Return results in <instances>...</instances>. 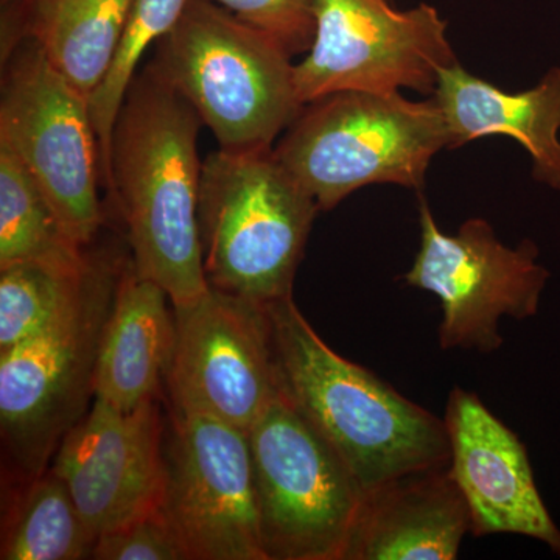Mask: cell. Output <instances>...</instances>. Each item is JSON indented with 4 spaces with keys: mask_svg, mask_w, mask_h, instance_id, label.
<instances>
[{
    "mask_svg": "<svg viewBox=\"0 0 560 560\" xmlns=\"http://www.w3.org/2000/svg\"><path fill=\"white\" fill-rule=\"evenodd\" d=\"M202 125L150 62L132 80L113 132L106 187L127 223L132 267L167 291L172 305L209 290L198 217Z\"/></svg>",
    "mask_w": 560,
    "mask_h": 560,
    "instance_id": "6da1fadb",
    "label": "cell"
},
{
    "mask_svg": "<svg viewBox=\"0 0 560 560\" xmlns=\"http://www.w3.org/2000/svg\"><path fill=\"white\" fill-rule=\"evenodd\" d=\"M267 308L280 393L340 456L364 495L401 475L451 464L444 419L338 355L293 296Z\"/></svg>",
    "mask_w": 560,
    "mask_h": 560,
    "instance_id": "7a4b0ae2",
    "label": "cell"
},
{
    "mask_svg": "<svg viewBox=\"0 0 560 560\" xmlns=\"http://www.w3.org/2000/svg\"><path fill=\"white\" fill-rule=\"evenodd\" d=\"M282 44L209 0H190L151 65L197 110L220 150H268L301 113Z\"/></svg>",
    "mask_w": 560,
    "mask_h": 560,
    "instance_id": "3957f363",
    "label": "cell"
},
{
    "mask_svg": "<svg viewBox=\"0 0 560 560\" xmlns=\"http://www.w3.org/2000/svg\"><path fill=\"white\" fill-rule=\"evenodd\" d=\"M442 149L447 124L433 97L346 91L302 106L272 153L319 210H330L371 184L422 190Z\"/></svg>",
    "mask_w": 560,
    "mask_h": 560,
    "instance_id": "277c9868",
    "label": "cell"
},
{
    "mask_svg": "<svg viewBox=\"0 0 560 560\" xmlns=\"http://www.w3.org/2000/svg\"><path fill=\"white\" fill-rule=\"evenodd\" d=\"M319 212L272 149L213 151L202 162L198 210L209 285L261 305L293 296Z\"/></svg>",
    "mask_w": 560,
    "mask_h": 560,
    "instance_id": "5b68a950",
    "label": "cell"
},
{
    "mask_svg": "<svg viewBox=\"0 0 560 560\" xmlns=\"http://www.w3.org/2000/svg\"><path fill=\"white\" fill-rule=\"evenodd\" d=\"M120 275L94 261L65 312L0 353V433L11 466L24 480L47 470L66 434L90 410Z\"/></svg>",
    "mask_w": 560,
    "mask_h": 560,
    "instance_id": "8992f818",
    "label": "cell"
},
{
    "mask_svg": "<svg viewBox=\"0 0 560 560\" xmlns=\"http://www.w3.org/2000/svg\"><path fill=\"white\" fill-rule=\"evenodd\" d=\"M0 143L25 165L62 230L86 246L101 230V145L90 97L47 60L31 38L2 47Z\"/></svg>",
    "mask_w": 560,
    "mask_h": 560,
    "instance_id": "52a82bcc",
    "label": "cell"
},
{
    "mask_svg": "<svg viewBox=\"0 0 560 560\" xmlns=\"http://www.w3.org/2000/svg\"><path fill=\"white\" fill-rule=\"evenodd\" d=\"M267 560H342L364 492L340 456L279 394L248 431Z\"/></svg>",
    "mask_w": 560,
    "mask_h": 560,
    "instance_id": "ba28073f",
    "label": "cell"
},
{
    "mask_svg": "<svg viewBox=\"0 0 560 560\" xmlns=\"http://www.w3.org/2000/svg\"><path fill=\"white\" fill-rule=\"evenodd\" d=\"M458 62L434 7L388 0H316L315 36L294 83L302 106L337 92L418 91L433 97L440 72Z\"/></svg>",
    "mask_w": 560,
    "mask_h": 560,
    "instance_id": "9c48e42d",
    "label": "cell"
},
{
    "mask_svg": "<svg viewBox=\"0 0 560 560\" xmlns=\"http://www.w3.org/2000/svg\"><path fill=\"white\" fill-rule=\"evenodd\" d=\"M419 223L420 248L404 280L440 298L441 348L495 352L503 345L501 318L529 319L539 312L550 279L539 248L533 241L510 248L482 219L445 234L422 197Z\"/></svg>",
    "mask_w": 560,
    "mask_h": 560,
    "instance_id": "30bf717a",
    "label": "cell"
},
{
    "mask_svg": "<svg viewBox=\"0 0 560 560\" xmlns=\"http://www.w3.org/2000/svg\"><path fill=\"white\" fill-rule=\"evenodd\" d=\"M175 342L167 383L173 412L250 430L280 394L267 305L209 285L173 305Z\"/></svg>",
    "mask_w": 560,
    "mask_h": 560,
    "instance_id": "8fae6325",
    "label": "cell"
},
{
    "mask_svg": "<svg viewBox=\"0 0 560 560\" xmlns=\"http://www.w3.org/2000/svg\"><path fill=\"white\" fill-rule=\"evenodd\" d=\"M164 506L190 560H267L246 431L173 412Z\"/></svg>",
    "mask_w": 560,
    "mask_h": 560,
    "instance_id": "7c38bea8",
    "label": "cell"
},
{
    "mask_svg": "<svg viewBox=\"0 0 560 560\" xmlns=\"http://www.w3.org/2000/svg\"><path fill=\"white\" fill-rule=\"evenodd\" d=\"M156 399L124 411L94 397L50 469L95 537L164 503L165 453Z\"/></svg>",
    "mask_w": 560,
    "mask_h": 560,
    "instance_id": "4fadbf2b",
    "label": "cell"
},
{
    "mask_svg": "<svg viewBox=\"0 0 560 560\" xmlns=\"http://www.w3.org/2000/svg\"><path fill=\"white\" fill-rule=\"evenodd\" d=\"M448 469L470 512V533L517 534L560 556V529L541 500L528 452L477 394L456 386L444 415Z\"/></svg>",
    "mask_w": 560,
    "mask_h": 560,
    "instance_id": "5bb4252c",
    "label": "cell"
},
{
    "mask_svg": "<svg viewBox=\"0 0 560 560\" xmlns=\"http://www.w3.org/2000/svg\"><path fill=\"white\" fill-rule=\"evenodd\" d=\"M470 512L451 469L401 475L364 495L342 560H453Z\"/></svg>",
    "mask_w": 560,
    "mask_h": 560,
    "instance_id": "9a60e30c",
    "label": "cell"
},
{
    "mask_svg": "<svg viewBox=\"0 0 560 560\" xmlns=\"http://www.w3.org/2000/svg\"><path fill=\"white\" fill-rule=\"evenodd\" d=\"M448 130V149L486 136H510L528 151L537 183L560 190V68L530 90L508 92L467 72L458 62L444 68L433 94Z\"/></svg>",
    "mask_w": 560,
    "mask_h": 560,
    "instance_id": "2e32d148",
    "label": "cell"
},
{
    "mask_svg": "<svg viewBox=\"0 0 560 560\" xmlns=\"http://www.w3.org/2000/svg\"><path fill=\"white\" fill-rule=\"evenodd\" d=\"M168 302L167 291L142 278L132 261L121 270L103 331L94 397L124 411L158 399L175 342V316Z\"/></svg>",
    "mask_w": 560,
    "mask_h": 560,
    "instance_id": "e0dca14e",
    "label": "cell"
},
{
    "mask_svg": "<svg viewBox=\"0 0 560 560\" xmlns=\"http://www.w3.org/2000/svg\"><path fill=\"white\" fill-rule=\"evenodd\" d=\"M135 0H9L2 47L31 38L81 94L105 79Z\"/></svg>",
    "mask_w": 560,
    "mask_h": 560,
    "instance_id": "ac0fdd59",
    "label": "cell"
},
{
    "mask_svg": "<svg viewBox=\"0 0 560 560\" xmlns=\"http://www.w3.org/2000/svg\"><path fill=\"white\" fill-rule=\"evenodd\" d=\"M97 537L81 517L68 486L47 469L27 480L3 526L2 560L92 558Z\"/></svg>",
    "mask_w": 560,
    "mask_h": 560,
    "instance_id": "d6986e66",
    "label": "cell"
},
{
    "mask_svg": "<svg viewBox=\"0 0 560 560\" xmlns=\"http://www.w3.org/2000/svg\"><path fill=\"white\" fill-rule=\"evenodd\" d=\"M86 257L62 230L46 195L20 158L0 143V268L20 261Z\"/></svg>",
    "mask_w": 560,
    "mask_h": 560,
    "instance_id": "ffe728a7",
    "label": "cell"
},
{
    "mask_svg": "<svg viewBox=\"0 0 560 560\" xmlns=\"http://www.w3.org/2000/svg\"><path fill=\"white\" fill-rule=\"evenodd\" d=\"M94 260L20 261L0 268V353L39 334L79 296Z\"/></svg>",
    "mask_w": 560,
    "mask_h": 560,
    "instance_id": "44dd1931",
    "label": "cell"
},
{
    "mask_svg": "<svg viewBox=\"0 0 560 560\" xmlns=\"http://www.w3.org/2000/svg\"><path fill=\"white\" fill-rule=\"evenodd\" d=\"M189 2L190 0H135L132 3L114 60L105 79L90 97L92 121L101 145L105 186H108L109 180L114 127L132 80L138 75L140 61L151 46H156L172 32Z\"/></svg>",
    "mask_w": 560,
    "mask_h": 560,
    "instance_id": "7402d4cb",
    "label": "cell"
},
{
    "mask_svg": "<svg viewBox=\"0 0 560 560\" xmlns=\"http://www.w3.org/2000/svg\"><path fill=\"white\" fill-rule=\"evenodd\" d=\"M92 559L190 560V556L164 506H160L101 534Z\"/></svg>",
    "mask_w": 560,
    "mask_h": 560,
    "instance_id": "603a6c76",
    "label": "cell"
},
{
    "mask_svg": "<svg viewBox=\"0 0 560 560\" xmlns=\"http://www.w3.org/2000/svg\"><path fill=\"white\" fill-rule=\"evenodd\" d=\"M250 28L267 33L287 51L307 54L315 36L316 0H209Z\"/></svg>",
    "mask_w": 560,
    "mask_h": 560,
    "instance_id": "cb8c5ba5",
    "label": "cell"
},
{
    "mask_svg": "<svg viewBox=\"0 0 560 560\" xmlns=\"http://www.w3.org/2000/svg\"><path fill=\"white\" fill-rule=\"evenodd\" d=\"M9 2V0H2V3Z\"/></svg>",
    "mask_w": 560,
    "mask_h": 560,
    "instance_id": "d4e9b609",
    "label": "cell"
}]
</instances>
